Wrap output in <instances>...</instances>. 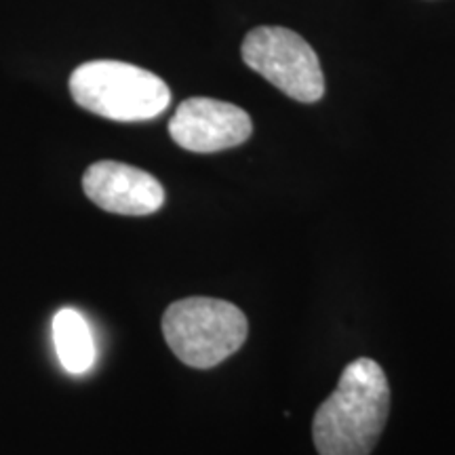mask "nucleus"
Wrapping results in <instances>:
<instances>
[{"label":"nucleus","mask_w":455,"mask_h":455,"mask_svg":"<svg viewBox=\"0 0 455 455\" xmlns=\"http://www.w3.org/2000/svg\"><path fill=\"white\" fill-rule=\"evenodd\" d=\"M390 413L384 369L371 358H356L316 409L312 436L318 455H369L378 445Z\"/></svg>","instance_id":"obj_1"},{"label":"nucleus","mask_w":455,"mask_h":455,"mask_svg":"<svg viewBox=\"0 0 455 455\" xmlns=\"http://www.w3.org/2000/svg\"><path fill=\"white\" fill-rule=\"evenodd\" d=\"M83 190L104 212L129 218L152 215L164 204V190L155 175L116 161L91 164L83 175Z\"/></svg>","instance_id":"obj_6"},{"label":"nucleus","mask_w":455,"mask_h":455,"mask_svg":"<svg viewBox=\"0 0 455 455\" xmlns=\"http://www.w3.org/2000/svg\"><path fill=\"white\" fill-rule=\"evenodd\" d=\"M243 61L284 95L301 104H315L325 95L321 61L298 32L259 26L244 36Z\"/></svg>","instance_id":"obj_4"},{"label":"nucleus","mask_w":455,"mask_h":455,"mask_svg":"<svg viewBox=\"0 0 455 455\" xmlns=\"http://www.w3.org/2000/svg\"><path fill=\"white\" fill-rule=\"evenodd\" d=\"M251 116L235 104L212 98H190L169 121V135L180 148L196 155L236 148L251 138Z\"/></svg>","instance_id":"obj_5"},{"label":"nucleus","mask_w":455,"mask_h":455,"mask_svg":"<svg viewBox=\"0 0 455 455\" xmlns=\"http://www.w3.org/2000/svg\"><path fill=\"white\" fill-rule=\"evenodd\" d=\"M68 87L84 110L118 123L152 121L171 104V89L161 76L116 60L81 64Z\"/></svg>","instance_id":"obj_2"},{"label":"nucleus","mask_w":455,"mask_h":455,"mask_svg":"<svg viewBox=\"0 0 455 455\" xmlns=\"http://www.w3.org/2000/svg\"><path fill=\"white\" fill-rule=\"evenodd\" d=\"M53 344L60 363L70 373H87L95 363V341L84 316L74 308H61L53 316Z\"/></svg>","instance_id":"obj_7"},{"label":"nucleus","mask_w":455,"mask_h":455,"mask_svg":"<svg viewBox=\"0 0 455 455\" xmlns=\"http://www.w3.org/2000/svg\"><path fill=\"white\" fill-rule=\"evenodd\" d=\"M249 333L247 316L224 299L186 298L163 315V335L188 367L212 369L241 350Z\"/></svg>","instance_id":"obj_3"}]
</instances>
